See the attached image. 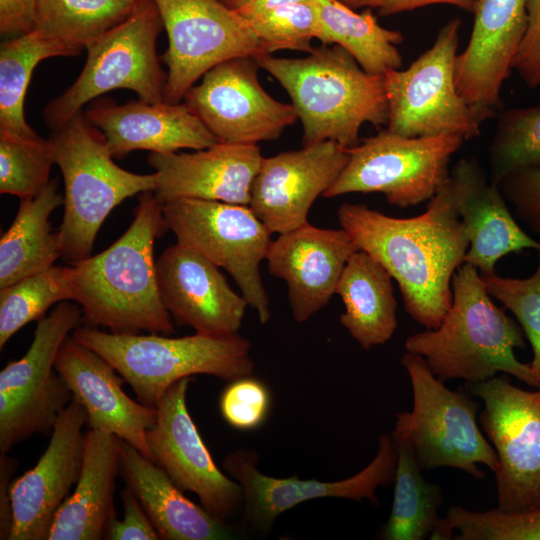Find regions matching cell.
<instances>
[{"instance_id": "5bb4252c", "label": "cell", "mask_w": 540, "mask_h": 540, "mask_svg": "<svg viewBox=\"0 0 540 540\" xmlns=\"http://www.w3.org/2000/svg\"><path fill=\"white\" fill-rule=\"evenodd\" d=\"M168 36L164 101L177 104L216 65L262 55L249 23L220 0H154Z\"/></svg>"}, {"instance_id": "7bdbcfd3", "label": "cell", "mask_w": 540, "mask_h": 540, "mask_svg": "<svg viewBox=\"0 0 540 540\" xmlns=\"http://www.w3.org/2000/svg\"><path fill=\"white\" fill-rule=\"evenodd\" d=\"M513 69L527 87L540 86V0H527V28Z\"/></svg>"}, {"instance_id": "d4e9b609", "label": "cell", "mask_w": 540, "mask_h": 540, "mask_svg": "<svg viewBox=\"0 0 540 540\" xmlns=\"http://www.w3.org/2000/svg\"><path fill=\"white\" fill-rule=\"evenodd\" d=\"M85 115L102 132L111 155L117 159L136 150L168 154L181 149L201 150L218 142L184 102L138 99L118 105L103 101L86 110Z\"/></svg>"}, {"instance_id": "44dd1931", "label": "cell", "mask_w": 540, "mask_h": 540, "mask_svg": "<svg viewBox=\"0 0 540 540\" xmlns=\"http://www.w3.org/2000/svg\"><path fill=\"white\" fill-rule=\"evenodd\" d=\"M162 302L174 318L196 333H238L248 305L228 284L219 267L176 243L156 260Z\"/></svg>"}, {"instance_id": "3957f363", "label": "cell", "mask_w": 540, "mask_h": 540, "mask_svg": "<svg viewBox=\"0 0 540 540\" xmlns=\"http://www.w3.org/2000/svg\"><path fill=\"white\" fill-rule=\"evenodd\" d=\"M524 336L517 320L493 303L479 271L464 262L452 278V303L438 328L411 335L404 348L422 357L443 382L473 384L506 373L538 388L529 363L515 356Z\"/></svg>"}, {"instance_id": "7402d4cb", "label": "cell", "mask_w": 540, "mask_h": 540, "mask_svg": "<svg viewBox=\"0 0 540 540\" xmlns=\"http://www.w3.org/2000/svg\"><path fill=\"white\" fill-rule=\"evenodd\" d=\"M357 250L343 228L324 229L309 222L271 241L265 258L268 272L286 282L296 322L307 321L328 304Z\"/></svg>"}, {"instance_id": "277c9868", "label": "cell", "mask_w": 540, "mask_h": 540, "mask_svg": "<svg viewBox=\"0 0 540 540\" xmlns=\"http://www.w3.org/2000/svg\"><path fill=\"white\" fill-rule=\"evenodd\" d=\"M287 91L303 127V146L359 142L363 124L387 125L384 74L366 72L345 49L321 45L305 57H254Z\"/></svg>"}, {"instance_id": "e0dca14e", "label": "cell", "mask_w": 540, "mask_h": 540, "mask_svg": "<svg viewBox=\"0 0 540 540\" xmlns=\"http://www.w3.org/2000/svg\"><path fill=\"white\" fill-rule=\"evenodd\" d=\"M191 377L174 383L156 405L154 424L146 431L153 461L182 491L195 493L212 515L226 521L243 504V491L215 464L191 418L186 395Z\"/></svg>"}, {"instance_id": "60d3db41", "label": "cell", "mask_w": 540, "mask_h": 540, "mask_svg": "<svg viewBox=\"0 0 540 540\" xmlns=\"http://www.w3.org/2000/svg\"><path fill=\"white\" fill-rule=\"evenodd\" d=\"M223 419L238 430H253L268 417L271 394L260 380L245 376L230 381L219 401Z\"/></svg>"}, {"instance_id": "1f68e13d", "label": "cell", "mask_w": 540, "mask_h": 540, "mask_svg": "<svg viewBox=\"0 0 540 540\" xmlns=\"http://www.w3.org/2000/svg\"><path fill=\"white\" fill-rule=\"evenodd\" d=\"M80 52L33 28L1 43L0 47V131L23 138L39 135L25 119L24 101L32 73L43 60L75 56Z\"/></svg>"}, {"instance_id": "9a60e30c", "label": "cell", "mask_w": 540, "mask_h": 540, "mask_svg": "<svg viewBox=\"0 0 540 540\" xmlns=\"http://www.w3.org/2000/svg\"><path fill=\"white\" fill-rule=\"evenodd\" d=\"M258 68L251 56L226 60L185 94L183 102L218 142L272 141L298 119L292 104L276 100L262 87Z\"/></svg>"}, {"instance_id": "f1b7e54d", "label": "cell", "mask_w": 540, "mask_h": 540, "mask_svg": "<svg viewBox=\"0 0 540 540\" xmlns=\"http://www.w3.org/2000/svg\"><path fill=\"white\" fill-rule=\"evenodd\" d=\"M345 306L340 323L364 350L385 344L397 328L392 277L371 255L355 251L348 259L336 293Z\"/></svg>"}, {"instance_id": "4316f807", "label": "cell", "mask_w": 540, "mask_h": 540, "mask_svg": "<svg viewBox=\"0 0 540 540\" xmlns=\"http://www.w3.org/2000/svg\"><path fill=\"white\" fill-rule=\"evenodd\" d=\"M122 439L105 430L85 433L81 473L59 508L48 540H99L116 512L114 490L121 468Z\"/></svg>"}, {"instance_id": "ac0fdd59", "label": "cell", "mask_w": 540, "mask_h": 540, "mask_svg": "<svg viewBox=\"0 0 540 540\" xmlns=\"http://www.w3.org/2000/svg\"><path fill=\"white\" fill-rule=\"evenodd\" d=\"M348 160V148L332 140L263 157L248 206L271 234L291 231L308 222L312 204Z\"/></svg>"}, {"instance_id": "83f0119b", "label": "cell", "mask_w": 540, "mask_h": 540, "mask_svg": "<svg viewBox=\"0 0 540 540\" xmlns=\"http://www.w3.org/2000/svg\"><path fill=\"white\" fill-rule=\"evenodd\" d=\"M120 474L164 540H223L232 529L189 500L154 461L122 440Z\"/></svg>"}, {"instance_id": "d6986e66", "label": "cell", "mask_w": 540, "mask_h": 540, "mask_svg": "<svg viewBox=\"0 0 540 540\" xmlns=\"http://www.w3.org/2000/svg\"><path fill=\"white\" fill-rule=\"evenodd\" d=\"M85 424L86 410L73 399L59 414L37 464L13 479L9 540H48L56 514L81 473Z\"/></svg>"}, {"instance_id": "cb8c5ba5", "label": "cell", "mask_w": 540, "mask_h": 540, "mask_svg": "<svg viewBox=\"0 0 540 540\" xmlns=\"http://www.w3.org/2000/svg\"><path fill=\"white\" fill-rule=\"evenodd\" d=\"M55 368L73 399L85 408L89 428L115 434L153 461L146 431L154 424L157 409L130 398L122 389L125 380L112 365L68 336L59 350Z\"/></svg>"}, {"instance_id": "ee69618b", "label": "cell", "mask_w": 540, "mask_h": 540, "mask_svg": "<svg viewBox=\"0 0 540 540\" xmlns=\"http://www.w3.org/2000/svg\"><path fill=\"white\" fill-rule=\"evenodd\" d=\"M123 518L116 517L110 522L105 539L109 540H158L160 539L157 530L152 524L143 506L133 493L126 486L120 493Z\"/></svg>"}, {"instance_id": "74e56055", "label": "cell", "mask_w": 540, "mask_h": 540, "mask_svg": "<svg viewBox=\"0 0 540 540\" xmlns=\"http://www.w3.org/2000/svg\"><path fill=\"white\" fill-rule=\"evenodd\" d=\"M55 163L50 139L23 138L0 131V193L33 197L49 182Z\"/></svg>"}, {"instance_id": "4fadbf2b", "label": "cell", "mask_w": 540, "mask_h": 540, "mask_svg": "<svg viewBox=\"0 0 540 540\" xmlns=\"http://www.w3.org/2000/svg\"><path fill=\"white\" fill-rule=\"evenodd\" d=\"M472 393L484 403L479 422L498 457L497 508L540 510V387L525 390L495 376L473 383Z\"/></svg>"}, {"instance_id": "7a4b0ae2", "label": "cell", "mask_w": 540, "mask_h": 540, "mask_svg": "<svg viewBox=\"0 0 540 540\" xmlns=\"http://www.w3.org/2000/svg\"><path fill=\"white\" fill-rule=\"evenodd\" d=\"M153 191L140 194L134 219L104 251L71 265L74 301L86 320L113 333L175 332L159 291L154 243L167 230Z\"/></svg>"}, {"instance_id": "8992f818", "label": "cell", "mask_w": 540, "mask_h": 540, "mask_svg": "<svg viewBox=\"0 0 540 540\" xmlns=\"http://www.w3.org/2000/svg\"><path fill=\"white\" fill-rule=\"evenodd\" d=\"M49 139L64 181V215L57 232L61 255L74 264L92 255L110 212L129 197L154 191L156 176L119 167L104 135L82 110Z\"/></svg>"}, {"instance_id": "681fc988", "label": "cell", "mask_w": 540, "mask_h": 540, "mask_svg": "<svg viewBox=\"0 0 540 540\" xmlns=\"http://www.w3.org/2000/svg\"><path fill=\"white\" fill-rule=\"evenodd\" d=\"M223 4L231 9H234L240 0H220Z\"/></svg>"}, {"instance_id": "484cf974", "label": "cell", "mask_w": 540, "mask_h": 540, "mask_svg": "<svg viewBox=\"0 0 540 540\" xmlns=\"http://www.w3.org/2000/svg\"><path fill=\"white\" fill-rule=\"evenodd\" d=\"M455 205L463 223L469 248L464 262L482 276L495 274L500 258L524 249L540 250L511 214L499 186L488 180L476 157L460 159L450 171Z\"/></svg>"}, {"instance_id": "f546056e", "label": "cell", "mask_w": 540, "mask_h": 540, "mask_svg": "<svg viewBox=\"0 0 540 540\" xmlns=\"http://www.w3.org/2000/svg\"><path fill=\"white\" fill-rule=\"evenodd\" d=\"M64 205L53 179L35 196L20 201L16 216L0 239V288L45 271L62 257L49 217Z\"/></svg>"}, {"instance_id": "2e32d148", "label": "cell", "mask_w": 540, "mask_h": 540, "mask_svg": "<svg viewBox=\"0 0 540 540\" xmlns=\"http://www.w3.org/2000/svg\"><path fill=\"white\" fill-rule=\"evenodd\" d=\"M378 445L376 456L363 470L334 482L302 480L296 475L289 478L265 475L257 468L259 457L254 450L237 449L225 457L222 466L242 488L244 523L254 530L269 532L283 512L308 500L325 497L368 499L377 505L376 490L394 481L397 464L392 435H380Z\"/></svg>"}, {"instance_id": "ffe728a7", "label": "cell", "mask_w": 540, "mask_h": 540, "mask_svg": "<svg viewBox=\"0 0 540 540\" xmlns=\"http://www.w3.org/2000/svg\"><path fill=\"white\" fill-rule=\"evenodd\" d=\"M469 41L455 61L460 96L484 122L502 106L500 92L527 28V0H476Z\"/></svg>"}, {"instance_id": "9c48e42d", "label": "cell", "mask_w": 540, "mask_h": 540, "mask_svg": "<svg viewBox=\"0 0 540 540\" xmlns=\"http://www.w3.org/2000/svg\"><path fill=\"white\" fill-rule=\"evenodd\" d=\"M460 26L459 18L451 19L407 69L384 73L388 131L411 138L457 134L468 140L480 135L483 121L455 83Z\"/></svg>"}, {"instance_id": "836d02e7", "label": "cell", "mask_w": 540, "mask_h": 540, "mask_svg": "<svg viewBox=\"0 0 540 540\" xmlns=\"http://www.w3.org/2000/svg\"><path fill=\"white\" fill-rule=\"evenodd\" d=\"M141 0H37L34 27L81 52L126 20Z\"/></svg>"}, {"instance_id": "7c38bea8", "label": "cell", "mask_w": 540, "mask_h": 540, "mask_svg": "<svg viewBox=\"0 0 540 540\" xmlns=\"http://www.w3.org/2000/svg\"><path fill=\"white\" fill-rule=\"evenodd\" d=\"M168 230L177 243L199 253L234 279L262 324L271 318L260 275L271 232L248 205L183 198L162 206Z\"/></svg>"}, {"instance_id": "8fae6325", "label": "cell", "mask_w": 540, "mask_h": 540, "mask_svg": "<svg viewBox=\"0 0 540 540\" xmlns=\"http://www.w3.org/2000/svg\"><path fill=\"white\" fill-rule=\"evenodd\" d=\"M79 304L64 301L38 320L33 341L20 359L0 373V453L32 435H51L73 394L55 368L59 350L77 328Z\"/></svg>"}, {"instance_id": "c3c4849f", "label": "cell", "mask_w": 540, "mask_h": 540, "mask_svg": "<svg viewBox=\"0 0 540 540\" xmlns=\"http://www.w3.org/2000/svg\"><path fill=\"white\" fill-rule=\"evenodd\" d=\"M312 1L313 0H240L233 10L242 18L249 19L281 6Z\"/></svg>"}, {"instance_id": "f35d334b", "label": "cell", "mask_w": 540, "mask_h": 540, "mask_svg": "<svg viewBox=\"0 0 540 540\" xmlns=\"http://www.w3.org/2000/svg\"><path fill=\"white\" fill-rule=\"evenodd\" d=\"M245 20L260 42L262 55L285 49L310 53L314 48L311 41L316 39L318 14L313 1L281 6Z\"/></svg>"}, {"instance_id": "d6a6232c", "label": "cell", "mask_w": 540, "mask_h": 540, "mask_svg": "<svg viewBox=\"0 0 540 540\" xmlns=\"http://www.w3.org/2000/svg\"><path fill=\"white\" fill-rule=\"evenodd\" d=\"M392 437L397 450L394 497L381 536L386 540L430 538L441 519L438 515L442 503L441 489L423 477V469L411 443L403 438Z\"/></svg>"}, {"instance_id": "4dcf8cb0", "label": "cell", "mask_w": 540, "mask_h": 540, "mask_svg": "<svg viewBox=\"0 0 540 540\" xmlns=\"http://www.w3.org/2000/svg\"><path fill=\"white\" fill-rule=\"evenodd\" d=\"M318 14L316 39L322 45H338L371 74L402 67L397 45L403 34L382 27L370 8L358 13L340 0H313Z\"/></svg>"}, {"instance_id": "7dc6e473", "label": "cell", "mask_w": 540, "mask_h": 540, "mask_svg": "<svg viewBox=\"0 0 540 540\" xmlns=\"http://www.w3.org/2000/svg\"><path fill=\"white\" fill-rule=\"evenodd\" d=\"M17 467V461L13 457H9L7 453L0 454V539L9 540L12 523L13 512L11 504V484L13 475Z\"/></svg>"}, {"instance_id": "6da1fadb", "label": "cell", "mask_w": 540, "mask_h": 540, "mask_svg": "<svg viewBox=\"0 0 540 540\" xmlns=\"http://www.w3.org/2000/svg\"><path fill=\"white\" fill-rule=\"evenodd\" d=\"M337 215L358 249L397 282L410 317L425 329L438 328L452 303V278L469 248L450 177L418 216L395 218L352 203L342 204Z\"/></svg>"}, {"instance_id": "52a82bcc", "label": "cell", "mask_w": 540, "mask_h": 540, "mask_svg": "<svg viewBox=\"0 0 540 540\" xmlns=\"http://www.w3.org/2000/svg\"><path fill=\"white\" fill-rule=\"evenodd\" d=\"M401 363L410 377L413 407L396 415L391 434L411 443L422 469L451 467L477 479L484 477L478 464L494 472L498 457L478 426L479 403L447 388L422 357L406 352Z\"/></svg>"}, {"instance_id": "8d00e7d4", "label": "cell", "mask_w": 540, "mask_h": 540, "mask_svg": "<svg viewBox=\"0 0 540 540\" xmlns=\"http://www.w3.org/2000/svg\"><path fill=\"white\" fill-rule=\"evenodd\" d=\"M457 540H540V510L509 513L498 508L472 511L450 506L430 539Z\"/></svg>"}, {"instance_id": "5b68a950", "label": "cell", "mask_w": 540, "mask_h": 540, "mask_svg": "<svg viewBox=\"0 0 540 540\" xmlns=\"http://www.w3.org/2000/svg\"><path fill=\"white\" fill-rule=\"evenodd\" d=\"M71 336L112 365L137 400L152 407L183 378L206 374L230 382L250 376L254 370L250 342L238 333L195 332L173 338L158 333L105 332L84 326L75 328Z\"/></svg>"}, {"instance_id": "d590c367", "label": "cell", "mask_w": 540, "mask_h": 540, "mask_svg": "<svg viewBox=\"0 0 540 540\" xmlns=\"http://www.w3.org/2000/svg\"><path fill=\"white\" fill-rule=\"evenodd\" d=\"M490 181L540 168V104L502 110L488 148Z\"/></svg>"}, {"instance_id": "ab89813d", "label": "cell", "mask_w": 540, "mask_h": 540, "mask_svg": "<svg viewBox=\"0 0 540 540\" xmlns=\"http://www.w3.org/2000/svg\"><path fill=\"white\" fill-rule=\"evenodd\" d=\"M534 273L526 278L482 276L490 296L500 301L516 318L533 352L529 363L534 379L540 385V250Z\"/></svg>"}, {"instance_id": "b9f144b4", "label": "cell", "mask_w": 540, "mask_h": 540, "mask_svg": "<svg viewBox=\"0 0 540 540\" xmlns=\"http://www.w3.org/2000/svg\"><path fill=\"white\" fill-rule=\"evenodd\" d=\"M498 186L506 201L513 206L515 218L540 237V168L512 173Z\"/></svg>"}, {"instance_id": "ba28073f", "label": "cell", "mask_w": 540, "mask_h": 540, "mask_svg": "<svg viewBox=\"0 0 540 540\" xmlns=\"http://www.w3.org/2000/svg\"><path fill=\"white\" fill-rule=\"evenodd\" d=\"M163 29L154 0H141L134 12L89 45L78 78L43 110L53 130L63 126L89 101L115 90L129 89L138 99L164 101L167 74L157 56V38Z\"/></svg>"}, {"instance_id": "e575fe53", "label": "cell", "mask_w": 540, "mask_h": 540, "mask_svg": "<svg viewBox=\"0 0 540 540\" xmlns=\"http://www.w3.org/2000/svg\"><path fill=\"white\" fill-rule=\"evenodd\" d=\"M74 301L71 266H52L0 288V350L54 304Z\"/></svg>"}, {"instance_id": "603a6c76", "label": "cell", "mask_w": 540, "mask_h": 540, "mask_svg": "<svg viewBox=\"0 0 540 540\" xmlns=\"http://www.w3.org/2000/svg\"><path fill=\"white\" fill-rule=\"evenodd\" d=\"M263 156L257 144L217 142L192 153H150L155 197L162 204L183 198L249 205Z\"/></svg>"}, {"instance_id": "30bf717a", "label": "cell", "mask_w": 540, "mask_h": 540, "mask_svg": "<svg viewBox=\"0 0 540 540\" xmlns=\"http://www.w3.org/2000/svg\"><path fill=\"white\" fill-rule=\"evenodd\" d=\"M464 141L457 134L411 138L382 130L348 148V163L322 196L381 193L391 205L417 206L447 182L451 158Z\"/></svg>"}, {"instance_id": "f6af8a7d", "label": "cell", "mask_w": 540, "mask_h": 540, "mask_svg": "<svg viewBox=\"0 0 540 540\" xmlns=\"http://www.w3.org/2000/svg\"><path fill=\"white\" fill-rule=\"evenodd\" d=\"M351 9H377L379 15L388 16L433 4H449L467 12L474 11L476 0H340Z\"/></svg>"}, {"instance_id": "bcb514c9", "label": "cell", "mask_w": 540, "mask_h": 540, "mask_svg": "<svg viewBox=\"0 0 540 540\" xmlns=\"http://www.w3.org/2000/svg\"><path fill=\"white\" fill-rule=\"evenodd\" d=\"M37 0H0V32L18 36L34 27Z\"/></svg>"}]
</instances>
